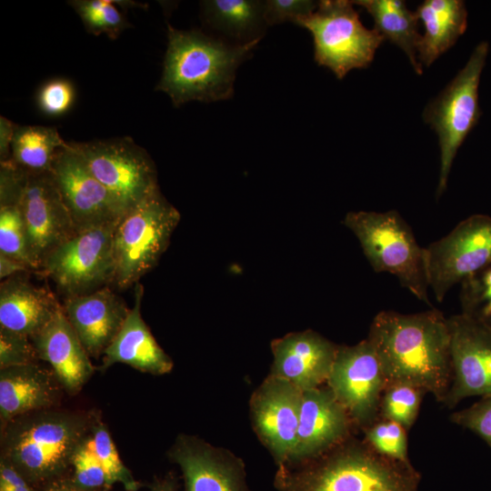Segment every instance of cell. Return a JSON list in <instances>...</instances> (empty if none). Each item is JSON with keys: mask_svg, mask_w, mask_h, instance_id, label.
<instances>
[{"mask_svg": "<svg viewBox=\"0 0 491 491\" xmlns=\"http://www.w3.org/2000/svg\"><path fill=\"white\" fill-rule=\"evenodd\" d=\"M367 339L386 384L414 385L443 404L452 369L448 319L439 310L407 315L381 311L372 320Z\"/></svg>", "mask_w": 491, "mask_h": 491, "instance_id": "cell-1", "label": "cell"}, {"mask_svg": "<svg viewBox=\"0 0 491 491\" xmlns=\"http://www.w3.org/2000/svg\"><path fill=\"white\" fill-rule=\"evenodd\" d=\"M99 416L60 406L19 416L1 426L0 460L42 487L71 472L75 451Z\"/></svg>", "mask_w": 491, "mask_h": 491, "instance_id": "cell-2", "label": "cell"}, {"mask_svg": "<svg viewBox=\"0 0 491 491\" xmlns=\"http://www.w3.org/2000/svg\"><path fill=\"white\" fill-rule=\"evenodd\" d=\"M278 466L279 491H418L421 480L411 462L384 456L354 436L316 458Z\"/></svg>", "mask_w": 491, "mask_h": 491, "instance_id": "cell-3", "label": "cell"}, {"mask_svg": "<svg viewBox=\"0 0 491 491\" xmlns=\"http://www.w3.org/2000/svg\"><path fill=\"white\" fill-rule=\"evenodd\" d=\"M167 38L163 73L155 90L165 93L175 106L231 98L238 66L259 43L235 45L171 25L167 26Z\"/></svg>", "mask_w": 491, "mask_h": 491, "instance_id": "cell-4", "label": "cell"}, {"mask_svg": "<svg viewBox=\"0 0 491 491\" xmlns=\"http://www.w3.org/2000/svg\"><path fill=\"white\" fill-rule=\"evenodd\" d=\"M345 225L358 239L363 253L376 273L394 275L402 286L431 306L425 247L396 210L349 212Z\"/></svg>", "mask_w": 491, "mask_h": 491, "instance_id": "cell-5", "label": "cell"}, {"mask_svg": "<svg viewBox=\"0 0 491 491\" xmlns=\"http://www.w3.org/2000/svg\"><path fill=\"white\" fill-rule=\"evenodd\" d=\"M180 213L156 190L117 222L110 286L126 289L151 271L166 250Z\"/></svg>", "mask_w": 491, "mask_h": 491, "instance_id": "cell-6", "label": "cell"}, {"mask_svg": "<svg viewBox=\"0 0 491 491\" xmlns=\"http://www.w3.org/2000/svg\"><path fill=\"white\" fill-rule=\"evenodd\" d=\"M295 24L311 33L317 65L330 69L338 79L353 69L369 66L385 41L376 29L362 24L353 1L348 0L319 1L314 12Z\"/></svg>", "mask_w": 491, "mask_h": 491, "instance_id": "cell-7", "label": "cell"}, {"mask_svg": "<svg viewBox=\"0 0 491 491\" xmlns=\"http://www.w3.org/2000/svg\"><path fill=\"white\" fill-rule=\"evenodd\" d=\"M488 51V43L480 42L472 51L465 66L445 89L429 102L423 112L424 121L438 136L440 172L437 197L446 188L448 175L458 149L481 116L478 88Z\"/></svg>", "mask_w": 491, "mask_h": 491, "instance_id": "cell-8", "label": "cell"}, {"mask_svg": "<svg viewBox=\"0 0 491 491\" xmlns=\"http://www.w3.org/2000/svg\"><path fill=\"white\" fill-rule=\"evenodd\" d=\"M69 143L110 193L122 216L159 189L153 159L132 138Z\"/></svg>", "mask_w": 491, "mask_h": 491, "instance_id": "cell-9", "label": "cell"}, {"mask_svg": "<svg viewBox=\"0 0 491 491\" xmlns=\"http://www.w3.org/2000/svg\"><path fill=\"white\" fill-rule=\"evenodd\" d=\"M118 221L75 232L45 258L40 271L65 297L110 285L113 235Z\"/></svg>", "mask_w": 491, "mask_h": 491, "instance_id": "cell-10", "label": "cell"}, {"mask_svg": "<svg viewBox=\"0 0 491 491\" xmlns=\"http://www.w3.org/2000/svg\"><path fill=\"white\" fill-rule=\"evenodd\" d=\"M491 260V216L473 215L425 247L429 288L438 302Z\"/></svg>", "mask_w": 491, "mask_h": 491, "instance_id": "cell-11", "label": "cell"}, {"mask_svg": "<svg viewBox=\"0 0 491 491\" xmlns=\"http://www.w3.org/2000/svg\"><path fill=\"white\" fill-rule=\"evenodd\" d=\"M326 386L356 429L363 431L378 418L386 380L367 338L339 346Z\"/></svg>", "mask_w": 491, "mask_h": 491, "instance_id": "cell-12", "label": "cell"}, {"mask_svg": "<svg viewBox=\"0 0 491 491\" xmlns=\"http://www.w3.org/2000/svg\"><path fill=\"white\" fill-rule=\"evenodd\" d=\"M17 206L25 225L31 266L40 271L45 258L75 234L51 172H27Z\"/></svg>", "mask_w": 491, "mask_h": 491, "instance_id": "cell-13", "label": "cell"}, {"mask_svg": "<svg viewBox=\"0 0 491 491\" xmlns=\"http://www.w3.org/2000/svg\"><path fill=\"white\" fill-rule=\"evenodd\" d=\"M448 319L452 378L443 405L491 396V328L462 313Z\"/></svg>", "mask_w": 491, "mask_h": 491, "instance_id": "cell-14", "label": "cell"}, {"mask_svg": "<svg viewBox=\"0 0 491 491\" xmlns=\"http://www.w3.org/2000/svg\"><path fill=\"white\" fill-rule=\"evenodd\" d=\"M51 174L75 232L118 221L122 213L81 155L67 142L55 156Z\"/></svg>", "mask_w": 491, "mask_h": 491, "instance_id": "cell-15", "label": "cell"}, {"mask_svg": "<svg viewBox=\"0 0 491 491\" xmlns=\"http://www.w3.org/2000/svg\"><path fill=\"white\" fill-rule=\"evenodd\" d=\"M302 395L291 382L269 375L251 396L254 428L278 466L287 464L293 455Z\"/></svg>", "mask_w": 491, "mask_h": 491, "instance_id": "cell-16", "label": "cell"}, {"mask_svg": "<svg viewBox=\"0 0 491 491\" xmlns=\"http://www.w3.org/2000/svg\"><path fill=\"white\" fill-rule=\"evenodd\" d=\"M356 430L327 386L303 391L296 443L285 465L316 458L353 436Z\"/></svg>", "mask_w": 491, "mask_h": 491, "instance_id": "cell-17", "label": "cell"}, {"mask_svg": "<svg viewBox=\"0 0 491 491\" xmlns=\"http://www.w3.org/2000/svg\"><path fill=\"white\" fill-rule=\"evenodd\" d=\"M169 457L181 468L185 491H249L243 462L196 436H178Z\"/></svg>", "mask_w": 491, "mask_h": 491, "instance_id": "cell-18", "label": "cell"}, {"mask_svg": "<svg viewBox=\"0 0 491 491\" xmlns=\"http://www.w3.org/2000/svg\"><path fill=\"white\" fill-rule=\"evenodd\" d=\"M339 346L313 330L289 333L271 343L270 375L284 378L302 391L326 384Z\"/></svg>", "mask_w": 491, "mask_h": 491, "instance_id": "cell-19", "label": "cell"}, {"mask_svg": "<svg viewBox=\"0 0 491 491\" xmlns=\"http://www.w3.org/2000/svg\"><path fill=\"white\" fill-rule=\"evenodd\" d=\"M64 313L90 357L98 358L113 342L130 308L108 286L65 297Z\"/></svg>", "mask_w": 491, "mask_h": 491, "instance_id": "cell-20", "label": "cell"}, {"mask_svg": "<svg viewBox=\"0 0 491 491\" xmlns=\"http://www.w3.org/2000/svg\"><path fill=\"white\" fill-rule=\"evenodd\" d=\"M39 360L47 362L65 393L75 396L95 368L62 306L51 320L30 337Z\"/></svg>", "mask_w": 491, "mask_h": 491, "instance_id": "cell-21", "label": "cell"}, {"mask_svg": "<svg viewBox=\"0 0 491 491\" xmlns=\"http://www.w3.org/2000/svg\"><path fill=\"white\" fill-rule=\"evenodd\" d=\"M65 389L54 371L38 363L0 369V423L60 406Z\"/></svg>", "mask_w": 491, "mask_h": 491, "instance_id": "cell-22", "label": "cell"}, {"mask_svg": "<svg viewBox=\"0 0 491 491\" xmlns=\"http://www.w3.org/2000/svg\"><path fill=\"white\" fill-rule=\"evenodd\" d=\"M144 286L135 285V301L120 331L105 349L99 367L105 371L115 364H125L152 375L172 371L173 361L158 345L141 314Z\"/></svg>", "mask_w": 491, "mask_h": 491, "instance_id": "cell-23", "label": "cell"}, {"mask_svg": "<svg viewBox=\"0 0 491 491\" xmlns=\"http://www.w3.org/2000/svg\"><path fill=\"white\" fill-rule=\"evenodd\" d=\"M18 274L0 285V327L29 337L41 330L62 306L51 291Z\"/></svg>", "mask_w": 491, "mask_h": 491, "instance_id": "cell-24", "label": "cell"}, {"mask_svg": "<svg viewBox=\"0 0 491 491\" xmlns=\"http://www.w3.org/2000/svg\"><path fill=\"white\" fill-rule=\"evenodd\" d=\"M416 12L424 26L417 59L422 67H428L465 33L467 10L461 0H426Z\"/></svg>", "mask_w": 491, "mask_h": 491, "instance_id": "cell-25", "label": "cell"}, {"mask_svg": "<svg viewBox=\"0 0 491 491\" xmlns=\"http://www.w3.org/2000/svg\"><path fill=\"white\" fill-rule=\"evenodd\" d=\"M265 1L205 0L201 2L205 23L235 45L259 42L265 34Z\"/></svg>", "mask_w": 491, "mask_h": 491, "instance_id": "cell-26", "label": "cell"}, {"mask_svg": "<svg viewBox=\"0 0 491 491\" xmlns=\"http://www.w3.org/2000/svg\"><path fill=\"white\" fill-rule=\"evenodd\" d=\"M364 8L374 20L376 29L385 40L399 47L407 56L415 72L423 73L417 59V47L421 35L418 32V16L407 8L402 0H357L353 1Z\"/></svg>", "mask_w": 491, "mask_h": 491, "instance_id": "cell-27", "label": "cell"}, {"mask_svg": "<svg viewBox=\"0 0 491 491\" xmlns=\"http://www.w3.org/2000/svg\"><path fill=\"white\" fill-rule=\"evenodd\" d=\"M66 144L54 126L16 125L10 160L28 173L50 172L55 155Z\"/></svg>", "mask_w": 491, "mask_h": 491, "instance_id": "cell-28", "label": "cell"}, {"mask_svg": "<svg viewBox=\"0 0 491 491\" xmlns=\"http://www.w3.org/2000/svg\"><path fill=\"white\" fill-rule=\"evenodd\" d=\"M113 0H72L68 5L75 11L86 31L95 35H106L116 39L131 27Z\"/></svg>", "mask_w": 491, "mask_h": 491, "instance_id": "cell-29", "label": "cell"}, {"mask_svg": "<svg viewBox=\"0 0 491 491\" xmlns=\"http://www.w3.org/2000/svg\"><path fill=\"white\" fill-rule=\"evenodd\" d=\"M425 394V390L411 384H386L378 417L395 421L406 430L410 429L418 416Z\"/></svg>", "mask_w": 491, "mask_h": 491, "instance_id": "cell-30", "label": "cell"}, {"mask_svg": "<svg viewBox=\"0 0 491 491\" xmlns=\"http://www.w3.org/2000/svg\"><path fill=\"white\" fill-rule=\"evenodd\" d=\"M94 450L104 467L108 484L112 487L120 483L125 491H138L142 484L135 479L131 471L121 460L106 426L99 416L92 428Z\"/></svg>", "mask_w": 491, "mask_h": 491, "instance_id": "cell-31", "label": "cell"}, {"mask_svg": "<svg viewBox=\"0 0 491 491\" xmlns=\"http://www.w3.org/2000/svg\"><path fill=\"white\" fill-rule=\"evenodd\" d=\"M462 314L491 328V260L461 283Z\"/></svg>", "mask_w": 491, "mask_h": 491, "instance_id": "cell-32", "label": "cell"}, {"mask_svg": "<svg viewBox=\"0 0 491 491\" xmlns=\"http://www.w3.org/2000/svg\"><path fill=\"white\" fill-rule=\"evenodd\" d=\"M363 433L364 440L378 454L397 461L410 462L406 429L400 424L378 417Z\"/></svg>", "mask_w": 491, "mask_h": 491, "instance_id": "cell-33", "label": "cell"}, {"mask_svg": "<svg viewBox=\"0 0 491 491\" xmlns=\"http://www.w3.org/2000/svg\"><path fill=\"white\" fill-rule=\"evenodd\" d=\"M71 477L90 490L110 489L106 474L93 446L92 432L75 451L71 464Z\"/></svg>", "mask_w": 491, "mask_h": 491, "instance_id": "cell-34", "label": "cell"}, {"mask_svg": "<svg viewBox=\"0 0 491 491\" xmlns=\"http://www.w3.org/2000/svg\"><path fill=\"white\" fill-rule=\"evenodd\" d=\"M0 254L21 261L33 270L27 255L25 225L18 206L0 207Z\"/></svg>", "mask_w": 491, "mask_h": 491, "instance_id": "cell-35", "label": "cell"}, {"mask_svg": "<svg viewBox=\"0 0 491 491\" xmlns=\"http://www.w3.org/2000/svg\"><path fill=\"white\" fill-rule=\"evenodd\" d=\"M75 98V87L71 81L65 78H54L39 88L36 103L43 114L60 116L71 109Z\"/></svg>", "mask_w": 491, "mask_h": 491, "instance_id": "cell-36", "label": "cell"}, {"mask_svg": "<svg viewBox=\"0 0 491 491\" xmlns=\"http://www.w3.org/2000/svg\"><path fill=\"white\" fill-rule=\"evenodd\" d=\"M29 336L0 327V369L38 363Z\"/></svg>", "mask_w": 491, "mask_h": 491, "instance_id": "cell-37", "label": "cell"}, {"mask_svg": "<svg viewBox=\"0 0 491 491\" xmlns=\"http://www.w3.org/2000/svg\"><path fill=\"white\" fill-rule=\"evenodd\" d=\"M450 420L476 434L491 448V396L481 397L469 407L454 412Z\"/></svg>", "mask_w": 491, "mask_h": 491, "instance_id": "cell-38", "label": "cell"}, {"mask_svg": "<svg viewBox=\"0 0 491 491\" xmlns=\"http://www.w3.org/2000/svg\"><path fill=\"white\" fill-rule=\"evenodd\" d=\"M318 2L309 0H267L265 1L264 17L266 24L275 25L286 21L295 23L310 15Z\"/></svg>", "mask_w": 491, "mask_h": 491, "instance_id": "cell-39", "label": "cell"}, {"mask_svg": "<svg viewBox=\"0 0 491 491\" xmlns=\"http://www.w3.org/2000/svg\"><path fill=\"white\" fill-rule=\"evenodd\" d=\"M27 172L11 160L0 162V207L17 206Z\"/></svg>", "mask_w": 491, "mask_h": 491, "instance_id": "cell-40", "label": "cell"}, {"mask_svg": "<svg viewBox=\"0 0 491 491\" xmlns=\"http://www.w3.org/2000/svg\"><path fill=\"white\" fill-rule=\"evenodd\" d=\"M0 491H42L24 477L13 466L0 460Z\"/></svg>", "mask_w": 491, "mask_h": 491, "instance_id": "cell-41", "label": "cell"}, {"mask_svg": "<svg viewBox=\"0 0 491 491\" xmlns=\"http://www.w3.org/2000/svg\"><path fill=\"white\" fill-rule=\"evenodd\" d=\"M16 125L6 117H0V162L11 159V147Z\"/></svg>", "mask_w": 491, "mask_h": 491, "instance_id": "cell-42", "label": "cell"}, {"mask_svg": "<svg viewBox=\"0 0 491 491\" xmlns=\"http://www.w3.org/2000/svg\"><path fill=\"white\" fill-rule=\"evenodd\" d=\"M110 489L90 490L80 486L71 477L70 473L55 478L42 486V491H109Z\"/></svg>", "mask_w": 491, "mask_h": 491, "instance_id": "cell-43", "label": "cell"}, {"mask_svg": "<svg viewBox=\"0 0 491 491\" xmlns=\"http://www.w3.org/2000/svg\"><path fill=\"white\" fill-rule=\"evenodd\" d=\"M32 270L26 264L0 254V279L5 280Z\"/></svg>", "mask_w": 491, "mask_h": 491, "instance_id": "cell-44", "label": "cell"}, {"mask_svg": "<svg viewBox=\"0 0 491 491\" xmlns=\"http://www.w3.org/2000/svg\"><path fill=\"white\" fill-rule=\"evenodd\" d=\"M152 491H175V482L172 476L155 481L151 486Z\"/></svg>", "mask_w": 491, "mask_h": 491, "instance_id": "cell-45", "label": "cell"}]
</instances>
